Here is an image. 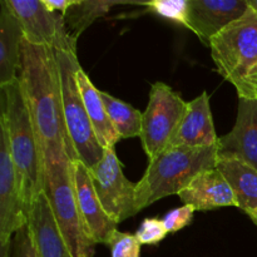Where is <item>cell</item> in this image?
Segmentation results:
<instances>
[{
  "instance_id": "6da1fadb",
  "label": "cell",
  "mask_w": 257,
  "mask_h": 257,
  "mask_svg": "<svg viewBox=\"0 0 257 257\" xmlns=\"http://www.w3.org/2000/svg\"><path fill=\"white\" fill-rule=\"evenodd\" d=\"M18 79L24 92L44 155L65 153L77 161L63 112L60 74L55 52L24 39Z\"/></svg>"
},
{
  "instance_id": "7a4b0ae2",
  "label": "cell",
  "mask_w": 257,
  "mask_h": 257,
  "mask_svg": "<svg viewBox=\"0 0 257 257\" xmlns=\"http://www.w3.org/2000/svg\"><path fill=\"white\" fill-rule=\"evenodd\" d=\"M0 128L5 132L25 207L44 191V157L19 79L0 87Z\"/></svg>"
},
{
  "instance_id": "3957f363",
  "label": "cell",
  "mask_w": 257,
  "mask_h": 257,
  "mask_svg": "<svg viewBox=\"0 0 257 257\" xmlns=\"http://www.w3.org/2000/svg\"><path fill=\"white\" fill-rule=\"evenodd\" d=\"M218 145L213 147H168L150 161L136 187L137 212L171 195H178L206 170L216 168Z\"/></svg>"
},
{
  "instance_id": "277c9868",
  "label": "cell",
  "mask_w": 257,
  "mask_h": 257,
  "mask_svg": "<svg viewBox=\"0 0 257 257\" xmlns=\"http://www.w3.org/2000/svg\"><path fill=\"white\" fill-rule=\"evenodd\" d=\"M217 72L240 99H257V13L252 8L210 43Z\"/></svg>"
},
{
  "instance_id": "5b68a950",
  "label": "cell",
  "mask_w": 257,
  "mask_h": 257,
  "mask_svg": "<svg viewBox=\"0 0 257 257\" xmlns=\"http://www.w3.org/2000/svg\"><path fill=\"white\" fill-rule=\"evenodd\" d=\"M73 257H93L95 243L83 227L75 198L73 161L65 153L44 155V191Z\"/></svg>"
},
{
  "instance_id": "8992f818",
  "label": "cell",
  "mask_w": 257,
  "mask_h": 257,
  "mask_svg": "<svg viewBox=\"0 0 257 257\" xmlns=\"http://www.w3.org/2000/svg\"><path fill=\"white\" fill-rule=\"evenodd\" d=\"M55 57L59 67L63 112L68 135L78 161L90 170L103 158L104 148L98 141L78 88L77 72L80 64L75 53L55 52Z\"/></svg>"
},
{
  "instance_id": "52a82bcc",
  "label": "cell",
  "mask_w": 257,
  "mask_h": 257,
  "mask_svg": "<svg viewBox=\"0 0 257 257\" xmlns=\"http://www.w3.org/2000/svg\"><path fill=\"white\" fill-rule=\"evenodd\" d=\"M187 105L188 102L166 83L156 82L151 85L140 136L148 161L155 160L170 147L187 112Z\"/></svg>"
},
{
  "instance_id": "ba28073f",
  "label": "cell",
  "mask_w": 257,
  "mask_h": 257,
  "mask_svg": "<svg viewBox=\"0 0 257 257\" xmlns=\"http://www.w3.org/2000/svg\"><path fill=\"white\" fill-rule=\"evenodd\" d=\"M5 3L19 20L27 42L55 52L77 54V39L68 33L64 17L48 9L43 0H5Z\"/></svg>"
},
{
  "instance_id": "9c48e42d",
  "label": "cell",
  "mask_w": 257,
  "mask_h": 257,
  "mask_svg": "<svg viewBox=\"0 0 257 257\" xmlns=\"http://www.w3.org/2000/svg\"><path fill=\"white\" fill-rule=\"evenodd\" d=\"M89 173L103 208L118 225L138 213L136 208L137 183H132L124 176L114 147L105 148L103 158L90 168Z\"/></svg>"
},
{
  "instance_id": "30bf717a",
  "label": "cell",
  "mask_w": 257,
  "mask_h": 257,
  "mask_svg": "<svg viewBox=\"0 0 257 257\" xmlns=\"http://www.w3.org/2000/svg\"><path fill=\"white\" fill-rule=\"evenodd\" d=\"M27 222L28 211L17 170L10 155L7 135L0 128V245L9 243L15 232Z\"/></svg>"
},
{
  "instance_id": "8fae6325",
  "label": "cell",
  "mask_w": 257,
  "mask_h": 257,
  "mask_svg": "<svg viewBox=\"0 0 257 257\" xmlns=\"http://www.w3.org/2000/svg\"><path fill=\"white\" fill-rule=\"evenodd\" d=\"M75 198L82 218L83 227L88 237L97 245H107L118 223L105 212L95 192L89 170L80 161H73Z\"/></svg>"
},
{
  "instance_id": "7c38bea8",
  "label": "cell",
  "mask_w": 257,
  "mask_h": 257,
  "mask_svg": "<svg viewBox=\"0 0 257 257\" xmlns=\"http://www.w3.org/2000/svg\"><path fill=\"white\" fill-rule=\"evenodd\" d=\"M248 0H188L187 27L201 42L210 43L248 10Z\"/></svg>"
},
{
  "instance_id": "4fadbf2b",
  "label": "cell",
  "mask_w": 257,
  "mask_h": 257,
  "mask_svg": "<svg viewBox=\"0 0 257 257\" xmlns=\"http://www.w3.org/2000/svg\"><path fill=\"white\" fill-rule=\"evenodd\" d=\"M218 156L237 158L257 170V99H240L235 125L218 140Z\"/></svg>"
},
{
  "instance_id": "5bb4252c",
  "label": "cell",
  "mask_w": 257,
  "mask_h": 257,
  "mask_svg": "<svg viewBox=\"0 0 257 257\" xmlns=\"http://www.w3.org/2000/svg\"><path fill=\"white\" fill-rule=\"evenodd\" d=\"M27 225L39 257H73L44 192L30 206Z\"/></svg>"
},
{
  "instance_id": "9a60e30c",
  "label": "cell",
  "mask_w": 257,
  "mask_h": 257,
  "mask_svg": "<svg viewBox=\"0 0 257 257\" xmlns=\"http://www.w3.org/2000/svg\"><path fill=\"white\" fill-rule=\"evenodd\" d=\"M210 105V94L202 92L188 102L187 112L170 147L205 148L218 145Z\"/></svg>"
},
{
  "instance_id": "2e32d148",
  "label": "cell",
  "mask_w": 257,
  "mask_h": 257,
  "mask_svg": "<svg viewBox=\"0 0 257 257\" xmlns=\"http://www.w3.org/2000/svg\"><path fill=\"white\" fill-rule=\"evenodd\" d=\"M178 196L185 205L193 206L196 211H211L227 206L237 207L232 188L217 168L198 173Z\"/></svg>"
},
{
  "instance_id": "e0dca14e",
  "label": "cell",
  "mask_w": 257,
  "mask_h": 257,
  "mask_svg": "<svg viewBox=\"0 0 257 257\" xmlns=\"http://www.w3.org/2000/svg\"><path fill=\"white\" fill-rule=\"evenodd\" d=\"M0 8V87H4L18 79L24 32L5 0Z\"/></svg>"
},
{
  "instance_id": "ac0fdd59",
  "label": "cell",
  "mask_w": 257,
  "mask_h": 257,
  "mask_svg": "<svg viewBox=\"0 0 257 257\" xmlns=\"http://www.w3.org/2000/svg\"><path fill=\"white\" fill-rule=\"evenodd\" d=\"M216 168L235 193L237 207L243 212L257 208V170L233 157H217Z\"/></svg>"
},
{
  "instance_id": "d6986e66",
  "label": "cell",
  "mask_w": 257,
  "mask_h": 257,
  "mask_svg": "<svg viewBox=\"0 0 257 257\" xmlns=\"http://www.w3.org/2000/svg\"><path fill=\"white\" fill-rule=\"evenodd\" d=\"M77 83L80 94H82L85 110H87L90 123L94 128L98 141L104 150L113 148L117 145L118 141H120V137L115 132L114 127L108 117L107 109H105L102 97H100V90L94 87V84L82 67L77 72Z\"/></svg>"
},
{
  "instance_id": "ffe728a7",
  "label": "cell",
  "mask_w": 257,
  "mask_h": 257,
  "mask_svg": "<svg viewBox=\"0 0 257 257\" xmlns=\"http://www.w3.org/2000/svg\"><path fill=\"white\" fill-rule=\"evenodd\" d=\"M100 97L105 105L108 117L120 140L140 137L142 131L143 113L107 92L100 90Z\"/></svg>"
},
{
  "instance_id": "44dd1931",
  "label": "cell",
  "mask_w": 257,
  "mask_h": 257,
  "mask_svg": "<svg viewBox=\"0 0 257 257\" xmlns=\"http://www.w3.org/2000/svg\"><path fill=\"white\" fill-rule=\"evenodd\" d=\"M119 2L109 0H74L64 15L65 27L70 37L78 40L79 35L98 18L104 17Z\"/></svg>"
},
{
  "instance_id": "7402d4cb",
  "label": "cell",
  "mask_w": 257,
  "mask_h": 257,
  "mask_svg": "<svg viewBox=\"0 0 257 257\" xmlns=\"http://www.w3.org/2000/svg\"><path fill=\"white\" fill-rule=\"evenodd\" d=\"M142 5L147 7L150 12L156 13L165 19L187 27L188 0H153L142 3Z\"/></svg>"
},
{
  "instance_id": "603a6c76",
  "label": "cell",
  "mask_w": 257,
  "mask_h": 257,
  "mask_svg": "<svg viewBox=\"0 0 257 257\" xmlns=\"http://www.w3.org/2000/svg\"><path fill=\"white\" fill-rule=\"evenodd\" d=\"M110 257H141V243L136 235L115 231L108 241Z\"/></svg>"
},
{
  "instance_id": "cb8c5ba5",
  "label": "cell",
  "mask_w": 257,
  "mask_h": 257,
  "mask_svg": "<svg viewBox=\"0 0 257 257\" xmlns=\"http://www.w3.org/2000/svg\"><path fill=\"white\" fill-rule=\"evenodd\" d=\"M168 231L162 220L156 217L145 218L135 233L141 245H158L165 240Z\"/></svg>"
},
{
  "instance_id": "d4e9b609",
  "label": "cell",
  "mask_w": 257,
  "mask_h": 257,
  "mask_svg": "<svg viewBox=\"0 0 257 257\" xmlns=\"http://www.w3.org/2000/svg\"><path fill=\"white\" fill-rule=\"evenodd\" d=\"M195 212V207L191 205H183L181 207L168 211L162 218L168 233H176L182 230V228L187 227L188 225H191Z\"/></svg>"
},
{
  "instance_id": "484cf974",
  "label": "cell",
  "mask_w": 257,
  "mask_h": 257,
  "mask_svg": "<svg viewBox=\"0 0 257 257\" xmlns=\"http://www.w3.org/2000/svg\"><path fill=\"white\" fill-rule=\"evenodd\" d=\"M10 257H39L28 225L23 226L13 236L10 243Z\"/></svg>"
},
{
  "instance_id": "4316f807",
  "label": "cell",
  "mask_w": 257,
  "mask_h": 257,
  "mask_svg": "<svg viewBox=\"0 0 257 257\" xmlns=\"http://www.w3.org/2000/svg\"><path fill=\"white\" fill-rule=\"evenodd\" d=\"M73 2L74 0H43V3H44L48 9L52 10V12L59 13L63 17L70 8V5L73 4Z\"/></svg>"
},
{
  "instance_id": "83f0119b",
  "label": "cell",
  "mask_w": 257,
  "mask_h": 257,
  "mask_svg": "<svg viewBox=\"0 0 257 257\" xmlns=\"http://www.w3.org/2000/svg\"><path fill=\"white\" fill-rule=\"evenodd\" d=\"M247 215H248V217L251 218V221H252V222L257 226V208L250 211V212H247Z\"/></svg>"
},
{
  "instance_id": "f1b7e54d",
  "label": "cell",
  "mask_w": 257,
  "mask_h": 257,
  "mask_svg": "<svg viewBox=\"0 0 257 257\" xmlns=\"http://www.w3.org/2000/svg\"><path fill=\"white\" fill-rule=\"evenodd\" d=\"M248 5L257 13V0H248Z\"/></svg>"
}]
</instances>
